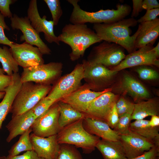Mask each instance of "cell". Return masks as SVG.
<instances>
[{"label": "cell", "mask_w": 159, "mask_h": 159, "mask_svg": "<svg viewBox=\"0 0 159 159\" xmlns=\"http://www.w3.org/2000/svg\"><path fill=\"white\" fill-rule=\"evenodd\" d=\"M16 0H0V12L4 17L11 18L13 14L11 12L9 6L14 3Z\"/></svg>", "instance_id": "cell-36"}, {"label": "cell", "mask_w": 159, "mask_h": 159, "mask_svg": "<svg viewBox=\"0 0 159 159\" xmlns=\"http://www.w3.org/2000/svg\"><path fill=\"white\" fill-rule=\"evenodd\" d=\"M137 20L134 18L124 19L108 24H94L93 29L99 38L105 41L117 44L130 54L135 51V42L139 32V25L137 31L132 36L130 27L135 26Z\"/></svg>", "instance_id": "cell-1"}, {"label": "cell", "mask_w": 159, "mask_h": 159, "mask_svg": "<svg viewBox=\"0 0 159 159\" xmlns=\"http://www.w3.org/2000/svg\"><path fill=\"white\" fill-rule=\"evenodd\" d=\"M40 159H45L42 158H40Z\"/></svg>", "instance_id": "cell-51"}, {"label": "cell", "mask_w": 159, "mask_h": 159, "mask_svg": "<svg viewBox=\"0 0 159 159\" xmlns=\"http://www.w3.org/2000/svg\"><path fill=\"white\" fill-rule=\"evenodd\" d=\"M140 29L135 42L137 49L151 44H154L159 35V19L140 24Z\"/></svg>", "instance_id": "cell-22"}, {"label": "cell", "mask_w": 159, "mask_h": 159, "mask_svg": "<svg viewBox=\"0 0 159 159\" xmlns=\"http://www.w3.org/2000/svg\"><path fill=\"white\" fill-rule=\"evenodd\" d=\"M82 63L84 70L83 79L91 89L105 87L117 73L102 64L90 63L85 60Z\"/></svg>", "instance_id": "cell-12"}, {"label": "cell", "mask_w": 159, "mask_h": 159, "mask_svg": "<svg viewBox=\"0 0 159 159\" xmlns=\"http://www.w3.org/2000/svg\"><path fill=\"white\" fill-rule=\"evenodd\" d=\"M60 149L56 159H83L80 152L74 146L60 144Z\"/></svg>", "instance_id": "cell-30"}, {"label": "cell", "mask_w": 159, "mask_h": 159, "mask_svg": "<svg viewBox=\"0 0 159 159\" xmlns=\"http://www.w3.org/2000/svg\"><path fill=\"white\" fill-rule=\"evenodd\" d=\"M4 18L0 12V44L8 45L11 47L14 42L9 40L5 34L4 30L9 31L10 29L6 24Z\"/></svg>", "instance_id": "cell-35"}, {"label": "cell", "mask_w": 159, "mask_h": 159, "mask_svg": "<svg viewBox=\"0 0 159 159\" xmlns=\"http://www.w3.org/2000/svg\"><path fill=\"white\" fill-rule=\"evenodd\" d=\"M63 64L60 62H50L23 68L21 80L22 83L32 82L50 85L58 79L62 72Z\"/></svg>", "instance_id": "cell-7"}, {"label": "cell", "mask_w": 159, "mask_h": 159, "mask_svg": "<svg viewBox=\"0 0 159 159\" xmlns=\"http://www.w3.org/2000/svg\"><path fill=\"white\" fill-rule=\"evenodd\" d=\"M52 88L50 85L30 82L22 83L10 112L12 116L32 110L42 99L46 96Z\"/></svg>", "instance_id": "cell-5"}, {"label": "cell", "mask_w": 159, "mask_h": 159, "mask_svg": "<svg viewBox=\"0 0 159 159\" xmlns=\"http://www.w3.org/2000/svg\"><path fill=\"white\" fill-rule=\"evenodd\" d=\"M0 62L2 69L7 75L12 76L14 73H18L19 65L14 58L9 49L6 46L0 47Z\"/></svg>", "instance_id": "cell-28"}, {"label": "cell", "mask_w": 159, "mask_h": 159, "mask_svg": "<svg viewBox=\"0 0 159 159\" xmlns=\"http://www.w3.org/2000/svg\"><path fill=\"white\" fill-rule=\"evenodd\" d=\"M5 95V92H0V100L4 97Z\"/></svg>", "instance_id": "cell-48"}, {"label": "cell", "mask_w": 159, "mask_h": 159, "mask_svg": "<svg viewBox=\"0 0 159 159\" xmlns=\"http://www.w3.org/2000/svg\"><path fill=\"white\" fill-rule=\"evenodd\" d=\"M119 135V140L127 158H132L140 155L155 145L146 138L130 130L126 133Z\"/></svg>", "instance_id": "cell-15"}, {"label": "cell", "mask_w": 159, "mask_h": 159, "mask_svg": "<svg viewBox=\"0 0 159 159\" xmlns=\"http://www.w3.org/2000/svg\"><path fill=\"white\" fill-rule=\"evenodd\" d=\"M143 9L146 10L159 8V4L156 0H144L142 3Z\"/></svg>", "instance_id": "cell-44"}, {"label": "cell", "mask_w": 159, "mask_h": 159, "mask_svg": "<svg viewBox=\"0 0 159 159\" xmlns=\"http://www.w3.org/2000/svg\"><path fill=\"white\" fill-rule=\"evenodd\" d=\"M83 124L88 132L102 139L113 141L119 140V135L105 121L86 116L83 119Z\"/></svg>", "instance_id": "cell-19"}, {"label": "cell", "mask_w": 159, "mask_h": 159, "mask_svg": "<svg viewBox=\"0 0 159 159\" xmlns=\"http://www.w3.org/2000/svg\"><path fill=\"white\" fill-rule=\"evenodd\" d=\"M149 125L152 127H158L159 126V117L158 115H154L151 116Z\"/></svg>", "instance_id": "cell-45"}, {"label": "cell", "mask_w": 159, "mask_h": 159, "mask_svg": "<svg viewBox=\"0 0 159 159\" xmlns=\"http://www.w3.org/2000/svg\"><path fill=\"white\" fill-rule=\"evenodd\" d=\"M134 104L129 101L125 106L117 110L119 116L125 113H129L132 115L134 109Z\"/></svg>", "instance_id": "cell-43"}, {"label": "cell", "mask_w": 159, "mask_h": 159, "mask_svg": "<svg viewBox=\"0 0 159 159\" xmlns=\"http://www.w3.org/2000/svg\"><path fill=\"white\" fill-rule=\"evenodd\" d=\"M0 159H8L7 157L5 156L0 157Z\"/></svg>", "instance_id": "cell-50"}, {"label": "cell", "mask_w": 159, "mask_h": 159, "mask_svg": "<svg viewBox=\"0 0 159 159\" xmlns=\"http://www.w3.org/2000/svg\"><path fill=\"white\" fill-rule=\"evenodd\" d=\"M142 0H132L133 9L131 13V17L134 18L138 16L140 12L143 10Z\"/></svg>", "instance_id": "cell-42"}, {"label": "cell", "mask_w": 159, "mask_h": 159, "mask_svg": "<svg viewBox=\"0 0 159 159\" xmlns=\"http://www.w3.org/2000/svg\"><path fill=\"white\" fill-rule=\"evenodd\" d=\"M73 6L69 21L73 24H108L124 19L131 11L130 6L127 4H118L116 9H100L95 12H88L82 9L78 4V0H68Z\"/></svg>", "instance_id": "cell-3"}, {"label": "cell", "mask_w": 159, "mask_h": 159, "mask_svg": "<svg viewBox=\"0 0 159 159\" xmlns=\"http://www.w3.org/2000/svg\"><path fill=\"white\" fill-rule=\"evenodd\" d=\"M124 49L117 44L103 41L92 47L86 60L90 63L100 64L107 67H114L125 58Z\"/></svg>", "instance_id": "cell-6"}, {"label": "cell", "mask_w": 159, "mask_h": 159, "mask_svg": "<svg viewBox=\"0 0 159 159\" xmlns=\"http://www.w3.org/2000/svg\"><path fill=\"white\" fill-rule=\"evenodd\" d=\"M59 115L57 102L36 118L31 127L33 133L44 138L57 135L60 130L59 123Z\"/></svg>", "instance_id": "cell-9"}, {"label": "cell", "mask_w": 159, "mask_h": 159, "mask_svg": "<svg viewBox=\"0 0 159 159\" xmlns=\"http://www.w3.org/2000/svg\"><path fill=\"white\" fill-rule=\"evenodd\" d=\"M129 101L123 97H121L118 100L115 104L117 110L122 107L126 105Z\"/></svg>", "instance_id": "cell-46"}, {"label": "cell", "mask_w": 159, "mask_h": 159, "mask_svg": "<svg viewBox=\"0 0 159 159\" xmlns=\"http://www.w3.org/2000/svg\"><path fill=\"white\" fill-rule=\"evenodd\" d=\"M153 45L148 44L129 54L119 64L110 69L118 72L127 68L143 65L158 67L159 60L153 50Z\"/></svg>", "instance_id": "cell-10"}, {"label": "cell", "mask_w": 159, "mask_h": 159, "mask_svg": "<svg viewBox=\"0 0 159 159\" xmlns=\"http://www.w3.org/2000/svg\"><path fill=\"white\" fill-rule=\"evenodd\" d=\"M27 16L32 27L37 32L44 34L45 39L49 43L54 42L59 45L60 41L54 31V24L52 20L48 21L47 16L41 17L38 10L36 0L30 1L27 10Z\"/></svg>", "instance_id": "cell-14"}, {"label": "cell", "mask_w": 159, "mask_h": 159, "mask_svg": "<svg viewBox=\"0 0 159 159\" xmlns=\"http://www.w3.org/2000/svg\"><path fill=\"white\" fill-rule=\"evenodd\" d=\"M57 37L60 42L70 47L72 52L69 56L72 61L83 57L86 50L91 45L102 41L85 24H66Z\"/></svg>", "instance_id": "cell-2"}, {"label": "cell", "mask_w": 159, "mask_h": 159, "mask_svg": "<svg viewBox=\"0 0 159 159\" xmlns=\"http://www.w3.org/2000/svg\"><path fill=\"white\" fill-rule=\"evenodd\" d=\"M56 102L46 96L42 99L32 110L37 118L44 113Z\"/></svg>", "instance_id": "cell-34"}, {"label": "cell", "mask_w": 159, "mask_h": 159, "mask_svg": "<svg viewBox=\"0 0 159 159\" xmlns=\"http://www.w3.org/2000/svg\"></svg>", "instance_id": "cell-52"}, {"label": "cell", "mask_w": 159, "mask_h": 159, "mask_svg": "<svg viewBox=\"0 0 159 159\" xmlns=\"http://www.w3.org/2000/svg\"><path fill=\"white\" fill-rule=\"evenodd\" d=\"M51 12L54 26L57 25L63 12L59 0H44Z\"/></svg>", "instance_id": "cell-31"}, {"label": "cell", "mask_w": 159, "mask_h": 159, "mask_svg": "<svg viewBox=\"0 0 159 159\" xmlns=\"http://www.w3.org/2000/svg\"><path fill=\"white\" fill-rule=\"evenodd\" d=\"M58 103L59 110V123L60 129L86 116L85 113L76 110L68 104L60 101H58Z\"/></svg>", "instance_id": "cell-27"}, {"label": "cell", "mask_w": 159, "mask_h": 159, "mask_svg": "<svg viewBox=\"0 0 159 159\" xmlns=\"http://www.w3.org/2000/svg\"><path fill=\"white\" fill-rule=\"evenodd\" d=\"M159 15V8L146 10L144 15L137 20L138 23L140 24L154 20L157 18Z\"/></svg>", "instance_id": "cell-38"}, {"label": "cell", "mask_w": 159, "mask_h": 159, "mask_svg": "<svg viewBox=\"0 0 159 159\" xmlns=\"http://www.w3.org/2000/svg\"><path fill=\"white\" fill-rule=\"evenodd\" d=\"M11 83L6 88L5 95L0 102V129L2 124L10 112L15 98L19 90L22 82L18 73H14L12 75Z\"/></svg>", "instance_id": "cell-21"}, {"label": "cell", "mask_w": 159, "mask_h": 159, "mask_svg": "<svg viewBox=\"0 0 159 159\" xmlns=\"http://www.w3.org/2000/svg\"><path fill=\"white\" fill-rule=\"evenodd\" d=\"M153 50L155 52L157 58L158 59L159 57V42H158L155 47H153Z\"/></svg>", "instance_id": "cell-47"}, {"label": "cell", "mask_w": 159, "mask_h": 159, "mask_svg": "<svg viewBox=\"0 0 159 159\" xmlns=\"http://www.w3.org/2000/svg\"><path fill=\"white\" fill-rule=\"evenodd\" d=\"M33 150L40 158L56 159L60 149L57 135L44 138L37 136L33 133L30 135Z\"/></svg>", "instance_id": "cell-18"}, {"label": "cell", "mask_w": 159, "mask_h": 159, "mask_svg": "<svg viewBox=\"0 0 159 159\" xmlns=\"http://www.w3.org/2000/svg\"><path fill=\"white\" fill-rule=\"evenodd\" d=\"M129 130L146 138L155 145L159 146L158 127H151L149 120H136L131 122Z\"/></svg>", "instance_id": "cell-24"}, {"label": "cell", "mask_w": 159, "mask_h": 159, "mask_svg": "<svg viewBox=\"0 0 159 159\" xmlns=\"http://www.w3.org/2000/svg\"><path fill=\"white\" fill-rule=\"evenodd\" d=\"M96 148L104 159H125V153L119 140L116 141L100 140Z\"/></svg>", "instance_id": "cell-25"}, {"label": "cell", "mask_w": 159, "mask_h": 159, "mask_svg": "<svg viewBox=\"0 0 159 159\" xmlns=\"http://www.w3.org/2000/svg\"><path fill=\"white\" fill-rule=\"evenodd\" d=\"M91 90L87 84L84 85L59 101L68 104L76 110L84 113L92 101L104 93L111 91L112 89L107 88L100 91Z\"/></svg>", "instance_id": "cell-16"}, {"label": "cell", "mask_w": 159, "mask_h": 159, "mask_svg": "<svg viewBox=\"0 0 159 159\" xmlns=\"http://www.w3.org/2000/svg\"><path fill=\"white\" fill-rule=\"evenodd\" d=\"M119 118V116L115 104L108 114L106 122L111 128L113 129L117 123Z\"/></svg>", "instance_id": "cell-39"}, {"label": "cell", "mask_w": 159, "mask_h": 159, "mask_svg": "<svg viewBox=\"0 0 159 159\" xmlns=\"http://www.w3.org/2000/svg\"><path fill=\"white\" fill-rule=\"evenodd\" d=\"M12 76L0 74V92H4L5 88L12 82Z\"/></svg>", "instance_id": "cell-41"}, {"label": "cell", "mask_w": 159, "mask_h": 159, "mask_svg": "<svg viewBox=\"0 0 159 159\" xmlns=\"http://www.w3.org/2000/svg\"><path fill=\"white\" fill-rule=\"evenodd\" d=\"M149 66H138L135 71L140 77L144 80H153L158 78L159 75L155 70L149 67Z\"/></svg>", "instance_id": "cell-33"}, {"label": "cell", "mask_w": 159, "mask_h": 159, "mask_svg": "<svg viewBox=\"0 0 159 159\" xmlns=\"http://www.w3.org/2000/svg\"><path fill=\"white\" fill-rule=\"evenodd\" d=\"M107 92L96 97L89 104L86 116L106 121L107 117L118 99L119 96Z\"/></svg>", "instance_id": "cell-17"}, {"label": "cell", "mask_w": 159, "mask_h": 159, "mask_svg": "<svg viewBox=\"0 0 159 159\" xmlns=\"http://www.w3.org/2000/svg\"><path fill=\"white\" fill-rule=\"evenodd\" d=\"M118 88L120 91L129 94L137 102L150 97L149 93L145 87L129 74L124 75Z\"/></svg>", "instance_id": "cell-23"}, {"label": "cell", "mask_w": 159, "mask_h": 159, "mask_svg": "<svg viewBox=\"0 0 159 159\" xmlns=\"http://www.w3.org/2000/svg\"><path fill=\"white\" fill-rule=\"evenodd\" d=\"M5 73L2 68H0V74H4Z\"/></svg>", "instance_id": "cell-49"}, {"label": "cell", "mask_w": 159, "mask_h": 159, "mask_svg": "<svg viewBox=\"0 0 159 159\" xmlns=\"http://www.w3.org/2000/svg\"><path fill=\"white\" fill-rule=\"evenodd\" d=\"M37 117L32 110L12 116L11 120L6 126L9 132L6 141L9 143L19 135H21L31 127Z\"/></svg>", "instance_id": "cell-20"}, {"label": "cell", "mask_w": 159, "mask_h": 159, "mask_svg": "<svg viewBox=\"0 0 159 159\" xmlns=\"http://www.w3.org/2000/svg\"><path fill=\"white\" fill-rule=\"evenodd\" d=\"M32 131L30 127L21 135L18 141L8 151V156H14L18 155L23 151L33 150L30 138V134Z\"/></svg>", "instance_id": "cell-29"}, {"label": "cell", "mask_w": 159, "mask_h": 159, "mask_svg": "<svg viewBox=\"0 0 159 159\" xmlns=\"http://www.w3.org/2000/svg\"><path fill=\"white\" fill-rule=\"evenodd\" d=\"M8 159H40L33 150L26 151L23 154L14 156H7Z\"/></svg>", "instance_id": "cell-40"}, {"label": "cell", "mask_w": 159, "mask_h": 159, "mask_svg": "<svg viewBox=\"0 0 159 159\" xmlns=\"http://www.w3.org/2000/svg\"><path fill=\"white\" fill-rule=\"evenodd\" d=\"M132 120L144 119L148 116L158 115L159 102L155 98L148 99L146 101H140L134 104Z\"/></svg>", "instance_id": "cell-26"}, {"label": "cell", "mask_w": 159, "mask_h": 159, "mask_svg": "<svg viewBox=\"0 0 159 159\" xmlns=\"http://www.w3.org/2000/svg\"><path fill=\"white\" fill-rule=\"evenodd\" d=\"M10 19V25L12 29L19 30L22 32L23 35L20 38L21 41H25L32 45L36 46L42 55L51 54V49L41 39L39 34L32 26L27 16L20 17L14 14Z\"/></svg>", "instance_id": "cell-11"}, {"label": "cell", "mask_w": 159, "mask_h": 159, "mask_svg": "<svg viewBox=\"0 0 159 159\" xmlns=\"http://www.w3.org/2000/svg\"><path fill=\"white\" fill-rule=\"evenodd\" d=\"M84 70L82 63L77 64L70 73L58 80L47 97L57 102L77 90L83 79Z\"/></svg>", "instance_id": "cell-8"}, {"label": "cell", "mask_w": 159, "mask_h": 159, "mask_svg": "<svg viewBox=\"0 0 159 159\" xmlns=\"http://www.w3.org/2000/svg\"><path fill=\"white\" fill-rule=\"evenodd\" d=\"M9 49L18 65L23 68L44 64L43 55L38 48L25 42L21 44L14 42Z\"/></svg>", "instance_id": "cell-13"}, {"label": "cell", "mask_w": 159, "mask_h": 159, "mask_svg": "<svg viewBox=\"0 0 159 159\" xmlns=\"http://www.w3.org/2000/svg\"><path fill=\"white\" fill-rule=\"evenodd\" d=\"M131 115L129 113H125L119 116L118 122L113 129L119 135L125 134L129 130Z\"/></svg>", "instance_id": "cell-32"}, {"label": "cell", "mask_w": 159, "mask_h": 159, "mask_svg": "<svg viewBox=\"0 0 159 159\" xmlns=\"http://www.w3.org/2000/svg\"><path fill=\"white\" fill-rule=\"evenodd\" d=\"M83 119L72 122L60 129L57 134L59 144L74 145L81 148L86 153L94 150L100 138L90 133L85 129Z\"/></svg>", "instance_id": "cell-4"}, {"label": "cell", "mask_w": 159, "mask_h": 159, "mask_svg": "<svg viewBox=\"0 0 159 159\" xmlns=\"http://www.w3.org/2000/svg\"><path fill=\"white\" fill-rule=\"evenodd\" d=\"M159 146L154 145L149 150L142 155L132 158L125 159H159Z\"/></svg>", "instance_id": "cell-37"}]
</instances>
